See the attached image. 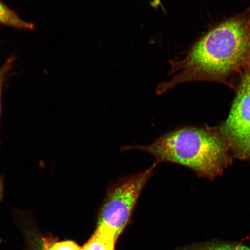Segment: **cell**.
Masks as SVG:
<instances>
[{
    "instance_id": "cell-1",
    "label": "cell",
    "mask_w": 250,
    "mask_h": 250,
    "mask_svg": "<svg viewBox=\"0 0 250 250\" xmlns=\"http://www.w3.org/2000/svg\"><path fill=\"white\" fill-rule=\"evenodd\" d=\"M170 80L159 83L162 95L181 84L209 81L236 89L234 81L250 67V8L221 21L169 61Z\"/></svg>"
},
{
    "instance_id": "cell-11",
    "label": "cell",
    "mask_w": 250,
    "mask_h": 250,
    "mask_svg": "<svg viewBox=\"0 0 250 250\" xmlns=\"http://www.w3.org/2000/svg\"><path fill=\"white\" fill-rule=\"evenodd\" d=\"M34 241H35L36 244L35 246H34V248L33 249V250H43L42 246H41L39 243L38 239L34 240Z\"/></svg>"
},
{
    "instance_id": "cell-4",
    "label": "cell",
    "mask_w": 250,
    "mask_h": 250,
    "mask_svg": "<svg viewBox=\"0 0 250 250\" xmlns=\"http://www.w3.org/2000/svg\"><path fill=\"white\" fill-rule=\"evenodd\" d=\"M229 116L218 128L233 157L250 161V67L240 77Z\"/></svg>"
},
{
    "instance_id": "cell-2",
    "label": "cell",
    "mask_w": 250,
    "mask_h": 250,
    "mask_svg": "<svg viewBox=\"0 0 250 250\" xmlns=\"http://www.w3.org/2000/svg\"><path fill=\"white\" fill-rule=\"evenodd\" d=\"M122 151L147 152L158 164L184 166L200 177L214 180L223 174L233 156L218 128L184 126L161 135L147 146H126Z\"/></svg>"
},
{
    "instance_id": "cell-7",
    "label": "cell",
    "mask_w": 250,
    "mask_h": 250,
    "mask_svg": "<svg viewBox=\"0 0 250 250\" xmlns=\"http://www.w3.org/2000/svg\"><path fill=\"white\" fill-rule=\"evenodd\" d=\"M179 250H250V247L241 243L213 240L192 244Z\"/></svg>"
},
{
    "instance_id": "cell-8",
    "label": "cell",
    "mask_w": 250,
    "mask_h": 250,
    "mask_svg": "<svg viewBox=\"0 0 250 250\" xmlns=\"http://www.w3.org/2000/svg\"><path fill=\"white\" fill-rule=\"evenodd\" d=\"M15 61V56L11 55L5 61V62L0 68V120H1L2 111V95L3 89L6 82H7L8 76L13 68V65Z\"/></svg>"
},
{
    "instance_id": "cell-9",
    "label": "cell",
    "mask_w": 250,
    "mask_h": 250,
    "mask_svg": "<svg viewBox=\"0 0 250 250\" xmlns=\"http://www.w3.org/2000/svg\"><path fill=\"white\" fill-rule=\"evenodd\" d=\"M4 177H0V202L2 201L4 196Z\"/></svg>"
},
{
    "instance_id": "cell-10",
    "label": "cell",
    "mask_w": 250,
    "mask_h": 250,
    "mask_svg": "<svg viewBox=\"0 0 250 250\" xmlns=\"http://www.w3.org/2000/svg\"><path fill=\"white\" fill-rule=\"evenodd\" d=\"M151 5L152 8L157 9L162 6L161 0H152Z\"/></svg>"
},
{
    "instance_id": "cell-6",
    "label": "cell",
    "mask_w": 250,
    "mask_h": 250,
    "mask_svg": "<svg viewBox=\"0 0 250 250\" xmlns=\"http://www.w3.org/2000/svg\"><path fill=\"white\" fill-rule=\"evenodd\" d=\"M0 26H7L21 31L36 29L35 25L23 20L17 12L9 8L1 0H0Z\"/></svg>"
},
{
    "instance_id": "cell-3",
    "label": "cell",
    "mask_w": 250,
    "mask_h": 250,
    "mask_svg": "<svg viewBox=\"0 0 250 250\" xmlns=\"http://www.w3.org/2000/svg\"><path fill=\"white\" fill-rule=\"evenodd\" d=\"M157 165L155 162L148 169L121 177L109 186L100 209L98 224L110 227L120 236L129 224L141 193Z\"/></svg>"
},
{
    "instance_id": "cell-5",
    "label": "cell",
    "mask_w": 250,
    "mask_h": 250,
    "mask_svg": "<svg viewBox=\"0 0 250 250\" xmlns=\"http://www.w3.org/2000/svg\"><path fill=\"white\" fill-rule=\"evenodd\" d=\"M118 235L114 229L103 224H98L95 232L82 250H115Z\"/></svg>"
}]
</instances>
